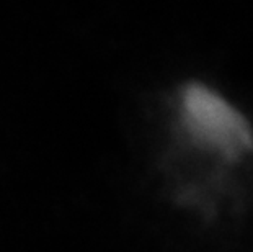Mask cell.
<instances>
[{"mask_svg":"<svg viewBox=\"0 0 253 252\" xmlns=\"http://www.w3.org/2000/svg\"><path fill=\"white\" fill-rule=\"evenodd\" d=\"M180 128L206 157L239 164L253 154V130L222 95L203 84H188L178 95Z\"/></svg>","mask_w":253,"mask_h":252,"instance_id":"cell-1","label":"cell"}]
</instances>
